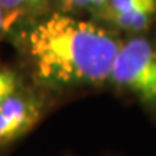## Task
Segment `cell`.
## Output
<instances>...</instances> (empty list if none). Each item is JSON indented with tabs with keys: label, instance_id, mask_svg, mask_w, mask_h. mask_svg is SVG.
<instances>
[{
	"label": "cell",
	"instance_id": "277c9868",
	"mask_svg": "<svg viewBox=\"0 0 156 156\" xmlns=\"http://www.w3.org/2000/svg\"><path fill=\"white\" fill-rule=\"evenodd\" d=\"M51 3L52 0H0V5L7 12L17 15L23 23L49 12Z\"/></svg>",
	"mask_w": 156,
	"mask_h": 156
},
{
	"label": "cell",
	"instance_id": "3957f363",
	"mask_svg": "<svg viewBox=\"0 0 156 156\" xmlns=\"http://www.w3.org/2000/svg\"><path fill=\"white\" fill-rule=\"evenodd\" d=\"M55 95L23 85L0 107V147L9 146L22 139L38 124L49 110Z\"/></svg>",
	"mask_w": 156,
	"mask_h": 156
},
{
	"label": "cell",
	"instance_id": "7a4b0ae2",
	"mask_svg": "<svg viewBox=\"0 0 156 156\" xmlns=\"http://www.w3.org/2000/svg\"><path fill=\"white\" fill-rule=\"evenodd\" d=\"M108 87L156 116V36L151 32L123 36L113 61Z\"/></svg>",
	"mask_w": 156,
	"mask_h": 156
},
{
	"label": "cell",
	"instance_id": "5b68a950",
	"mask_svg": "<svg viewBox=\"0 0 156 156\" xmlns=\"http://www.w3.org/2000/svg\"><path fill=\"white\" fill-rule=\"evenodd\" d=\"M107 0H52L51 10L90 17Z\"/></svg>",
	"mask_w": 156,
	"mask_h": 156
},
{
	"label": "cell",
	"instance_id": "8992f818",
	"mask_svg": "<svg viewBox=\"0 0 156 156\" xmlns=\"http://www.w3.org/2000/svg\"><path fill=\"white\" fill-rule=\"evenodd\" d=\"M22 77L10 68H0V107L22 88Z\"/></svg>",
	"mask_w": 156,
	"mask_h": 156
},
{
	"label": "cell",
	"instance_id": "6da1fadb",
	"mask_svg": "<svg viewBox=\"0 0 156 156\" xmlns=\"http://www.w3.org/2000/svg\"><path fill=\"white\" fill-rule=\"evenodd\" d=\"M122 39L91 17L49 10L20 25L16 46L29 84L59 95L108 85Z\"/></svg>",
	"mask_w": 156,
	"mask_h": 156
},
{
	"label": "cell",
	"instance_id": "52a82bcc",
	"mask_svg": "<svg viewBox=\"0 0 156 156\" xmlns=\"http://www.w3.org/2000/svg\"><path fill=\"white\" fill-rule=\"evenodd\" d=\"M22 19L17 15L7 12L3 6L0 5V39L6 34H9L12 29L16 28L17 25H22Z\"/></svg>",
	"mask_w": 156,
	"mask_h": 156
}]
</instances>
